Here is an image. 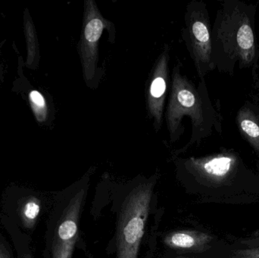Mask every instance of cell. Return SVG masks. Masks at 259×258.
Instances as JSON below:
<instances>
[{
  "instance_id": "obj_1",
  "label": "cell",
  "mask_w": 259,
  "mask_h": 258,
  "mask_svg": "<svg viewBox=\"0 0 259 258\" xmlns=\"http://www.w3.org/2000/svg\"><path fill=\"white\" fill-rule=\"evenodd\" d=\"M156 182L155 176L136 179L112 190L115 258H138L149 215L154 212Z\"/></svg>"
},
{
  "instance_id": "obj_2",
  "label": "cell",
  "mask_w": 259,
  "mask_h": 258,
  "mask_svg": "<svg viewBox=\"0 0 259 258\" xmlns=\"http://www.w3.org/2000/svg\"><path fill=\"white\" fill-rule=\"evenodd\" d=\"M89 177L58 192L47 225L46 258H72L90 189Z\"/></svg>"
},
{
  "instance_id": "obj_3",
  "label": "cell",
  "mask_w": 259,
  "mask_h": 258,
  "mask_svg": "<svg viewBox=\"0 0 259 258\" xmlns=\"http://www.w3.org/2000/svg\"><path fill=\"white\" fill-rule=\"evenodd\" d=\"M147 258H196L211 249V235L193 229L159 231L152 226L149 232Z\"/></svg>"
},
{
  "instance_id": "obj_4",
  "label": "cell",
  "mask_w": 259,
  "mask_h": 258,
  "mask_svg": "<svg viewBox=\"0 0 259 258\" xmlns=\"http://www.w3.org/2000/svg\"><path fill=\"white\" fill-rule=\"evenodd\" d=\"M187 115L191 118L194 127H199L203 122L200 96L190 80L185 76L181 75L178 65L174 70L171 90L165 115L172 142L178 139L181 121Z\"/></svg>"
},
{
  "instance_id": "obj_5",
  "label": "cell",
  "mask_w": 259,
  "mask_h": 258,
  "mask_svg": "<svg viewBox=\"0 0 259 258\" xmlns=\"http://www.w3.org/2000/svg\"><path fill=\"white\" fill-rule=\"evenodd\" d=\"M114 25L105 18L94 0L84 2L83 27L79 42V54L83 78L88 85L95 78L99 62V45L105 30L112 33Z\"/></svg>"
},
{
  "instance_id": "obj_6",
  "label": "cell",
  "mask_w": 259,
  "mask_h": 258,
  "mask_svg": "<svg viewBox=\"0 0 259 258\" xmlns=\"http://www.w3.org/2000/svg\"><path fill=\"white\" fill-rule=\"evenodd\" d=\"M169 49L164 48L155 62L147 89V111L158 131L162 124L163 111L168 79Z\"/></svg>"
},
{
  "instance_id": "obj_7",
  "label": "cell",
  "mask_w": 259,
  "mask_h": 258,
  "mask_svg": "<svg viewBox=\"0 0 259 258\" xmlns=\"http://www.w3.org/2000/svg\"><path fill=\"white\" fill-rule=\"evenodd\" d=\"M237 159L231 154H221L203 159L191 158L186 169L198 181L208 184L223 183L236 166Z\"/></svg>"
},
{
  "instance_id": "obj_8",
  "label": "cell",
  "mask_w": 259,
  "mask_h": 258,
  "mask_svg": "<svg viewBox=\"0 0 259 258\" xmlns=\"http://www.w3.org/2000/svg\"><path fill=\"white\" fill-rule=\"evenodd\" d=\"M188 29L192 54L201 75L202 66L210 62L211 46L209 30L205 20L199 15H192Z\"/></svg>"
},
{
  "instance_id": "obj_9",
  "label": "cell",
  "mask_w": 259,
  "mask_h": 258,
  "mask_svg": "<svg viewBox=\"0 0 259 258\" xmlns=\"http://www.w3.org/2000/svg\"><path fill=\"white\" fill-rule=\"evenodd\" d=\"M42 209V201L40 197L31 195L22 198L18 208V216L21 226L27 230H34Z\"/></svg>"
},
{
  "instance_id": "obj_10",
  "label": "cell",
  "mask_w": 259,
  "mask_h": 258,
  "mask_svg": "<svg viewBox=\"0 0 259 258\" xmlns=\"http://www.w3.org/2000/svg\"><path fill=\"white\" fill-rule=\"evenodd\" d=\"M236 39L239 53L241 54L243 60L249 62L253 56L255 39L253 31L249 23L245 22L240 24L237 29Z\"/></svg>"
},
{
  "instance_id": "obj_11",
  "label": "cell",
  "mask_w": 259,
  "mask_h": 258,
  "mask_svg": "<svg viewBox=\"0 0 259 258\" xmlns=\"http://www.w3.org/2000/svg\"><path fill=\"white\" fill-rule=\"evenodd\" d=\"M240 129L249 138L252 145L259 149V126L252 118L249 117H240L239 120Z\"/></svg>"
},
{
  "instance_id": "obj_12",
  "label": "cell",
  "mask_w": 259,
  "mask_h": 258,
  "mask_svg": "<svg viewBox=\"0 0 259 258\" xmlns=\"http://www.w3.org/2000/svg\"><path fill=\"white\" fill-rule=\"evenodd\" d=\"M30 98L38 119L40 121L44 120L47 113V105L44 97L40 92L33 90L30 93Z\"/></svg>"
},
{
  "instance_id": "obj_13",
  "label": "cell",
  "mask_w": 259,
  "mask_h": 258,
  "mask_svg": "<svg viewBox=\"0 0 259 258\" xmlns=\"http://www.w3.org/2000/svg\"><path fill=\"white\" fill-rule=\"evenodd\" d=\"M231 258H259V247L234 250L231 254Z\"/></svg>"
},
{
  "instance_id": "obj_14",
  "label": "cell",
  "mask_w": 259,
  "mask_h": 258,
  "mask_svg": "<svg viewBox=\"0 0 259 258\" xmlns=\"http://www.w3.org/2000/svg\"><path fill=\"white\" fill-rule=\"evenodd\" d=\"M0 258H13L12 253L6 245V242L1 238H0Z\"/></svg>"
},
{
  "instance_id": "obj_15",
  "label": "cell",
  "mask_w": 259,
  "mask_h": 258,
  "mask_svg": "<svg viewBox=\"0 0 259 258\" xmlns=\"http://www.w3.org/2000/svg\"><path fill=\"white\" fill-rule=\"evenodd\" d=\"M241 244L244 245V246L247 247V248H250V247H259V236L243 239V240L241 241Z\"/></svg>"
},
{
  "instance_id": "obj_16",
  "label": "cell",
  "mask_w": 259,
  "mask_h": 258,
  "mask_svg": "<svg viewBox=\"0 0 259 258\" xmlns=\"http://www.w3.org/2000/svg\"><path fill=\"white\" fill-rule=\"evenodd\" d=\"M22 258H33V255H32L31 253L27 251V252H25L24 253V254H23Z\"/></svg>"
},
{
  "instance_id": "obj_17",
  "label": "cell",
  "mask_w": 259,
  "mask_h": 258,
  "mask_svg": "<svg viewBox=\"0 0 259 258\" xmlns=\"http://www.w3.org/2000/svg\"><path fill=\"white\" fill-rule=\"evenodd\" d=\"M88 258H94V257H93L92 256V254H91V253L89 252H88Z\"/></svg>"
}]
</instances>
